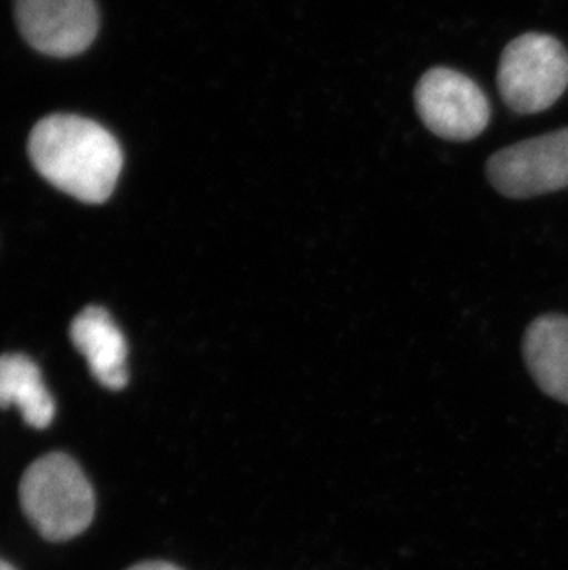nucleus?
I'll use <instances>...</instances> for the list:
<instances>
[{
  "instance_id": "f257e3e1",
  "label": "nucleus",
  "mask_w": 568,
  "mask_h": 570,
  "mask_svg": "<svg viewBox=\"0 0 568 570\" xmlns=\"http://www.w3.org/2000/svg\"><path fill=\"white\" fill-rule=\"evenodd\" d=\"M28 154L50 185L84 204L111 198L123 173V150L114 134L78 115L39 120L30 134Z\"/></svg>"
},
{
  "instance_id": "f03ea898",
  "label": "nucleus",
  "mask_w": 568,
  "mask_h": 570,
  "mask_svg": "<svg viewBox=\"0 0 568 570\" xmlns=\"http://www.w3.org/2000/svg\"><path fill=\"white\" fill-rule=\"evenodd\" d=\"M19 499L28 521L49 541L86 532L97 508L91 482L63 452L45 454L25 471Z\"/></svg>"
},
{
  "instance_id": "7ed1b4c3",
  "label": "nucleus",
  "mask_w": 568,
  "mask_h": 570,
  "mask_svg": "<svg viewBox=\"0 0 568 570\" xmlns=\"http://www.w3.org/2000/svg\"><path fill=\"white\" fill-rule=\"evenodd\" d=\"M568 87V52L547 33H525L500 56L499 91L506 106L520 115L552 108Z\"/></svg>"
},
{
  "instance_id": "20e7f679",
  "label": "nucleus",
  "mask_w": 568,
  "mask_h": 570,
  "mask_svg": "<svg viewBox=\"0 0 568 570\" xmlns=\"http://www.w3.org/2000/svg\"><path fill=\"white\" fill-rule=\"evenodd\" d=\"M415 109L423 125L447 140H471L488 128L486 92L458 70L435 67L415 87Z\"/></svg>"
},
{
  "instance_id": "39448f33",
  "label": "nucleus",
  "mask_w": 568,
  "mask_h": 570,
  "mask_svg": "<svg viewBox=\"0 0 568 570\" xmlns=\"http://www.w3.org/2000/svg\"><path fill=\"white\" fill-rule=\"evenodd\" d=\"M488 178L508 198H533L568 187V128L497 151Z\"/></svg>"
},
{
  "instance_id": "423d86ee",
  "label": "nucleus",
  "mask_w": 568,
  "mask_h": 570,
  "mask_svg": "<svg viewBox=\"0 0 568 570\" xmlns=\"http://www.w3.org/2000/svg\"><path fill=\"white\" fill-rule=\"evenodd\" d=\"M16 17L22 38L55 58L86 52L100 27L95 0H16Z\"/></svg>"
},
{
  "instance_id": "0eeeda50",
  "label": "nucleus",
  "mask_w": 568,
  "mask_h": 570,
  "mask_svg": "<svg viewBox=\"0 0 568 570\" xmlns=\"http://www.w3.org/2000/svg\"><path fill=\"white\" fill-rule=\"evenodd\" d=\"M70 340L86 356L92 377L108 390H123L128 384V344L111 314L91 305L70 323Z\"/></svg>"
},
{
  "instance_id": "6e6552de",
  "label": "nucleus",
  "mask_w": 568,
  "mask_h": 570,
  "mask_svg": "<svg viewBox=\"0 0 568 570\" xmlns=\"http://www.w3.org/2000/svg\"><path fill=\"white\" fill-rule=\"evenodd\" d=\"M525 361L542 392L568 404V317L547 314L525 334Z\"/></svg>"
},
{
  "instance_id": "1a4fd4ad",
  "label": "nucleus",
  "mask_w": 568,
  "mask_h": 570,
  "mask_svg": "<svg viewBox=\"0 0 568 570\" xmlns=\"http://www.w3.org/2000/svg\"><path fill=\"white\" fill-rule=\"evenodd\" d=\"M17 406L33 429H47L55 421L56 404L45 386L38 364L21 353L0 356V409Z\"/></svg>"
},
{
  "instance_id": "9d476101",
  "label": "nucleus",
  "mask_w": 568,
  "mask_h": 570,
  "mask_svg": "<svg viewBox=\"0 0 568 570\" xmlns=\"http://www.w3.org/2000/svg\"><path fill=\"white\" fill-rule=\"evenodd\" d=\"M128 570H182L179 567L172 566V563H167V561H145V563H139V566H134Z\"/></svg>"
},
{
  "instance_id": "9b49d317",
  "label": "nucleus",
  "mask_w": 568,
  "mask_h": 570,
  "mask_svg": "<svg viewBox=\"0 0 568 570\" xmlns=\"http://www.w3.org/2000/svg\"><path fill=\"white\" fill-rule=\"evenodd\" d=\"M0 570H16L10 563H6V561L0 560Z\"/></svg>"
}]
</instances>
